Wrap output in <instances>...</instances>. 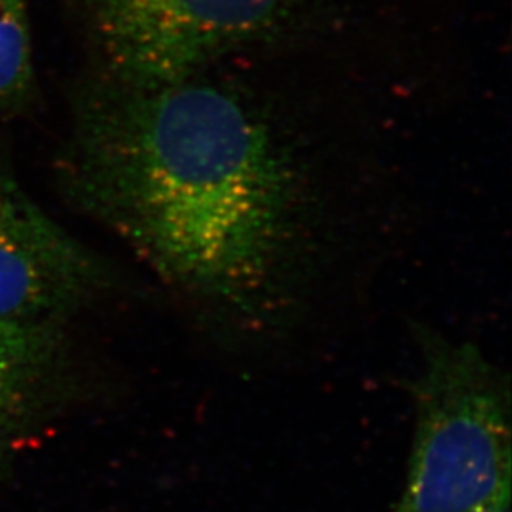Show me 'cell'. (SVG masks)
Instances as JSON below:
<instances>
[{
    "label": "cell",
    "mask_w": 512,
    "mask_h": 512,
    "mask_svg": "<svg viewBox=\"0 0 512 512\" xmlns=\"http://www.w3.org/2000/svg\"><path fill=\"white\" fill-rule=\"evenodd\" d=\"M62 176L83 209L214 307L256 314L284 277L289 176L224 90L191 78L98 85L78 105Z\"/></svg>",
    "instance_id": "cell-1"
},
{
    "label": "cell",
    "mask_w": 512,
    "mask_h": 512,
    "mask_svg": "<svg viewBox=\"0 0 512 512\" xmlns=\"http://www.w3.org/2000/svg\"><path fill=\"white\" fill-rule=\"evenodd\" d=\"M415 431L395 512H474L511 494L508 377L471 342L420 337Z\"/></svg>",
    "instance_id": "cell-2"
},
{
    "label": "cell",
    "mask_w": 512,
    "mask_h": 512,
    "mask_svg": "<svg viewBox=\"0 0 512 512\" xmlns=\"http://www.w3.org/2000/svg\"><path fill=\"white\" fill-rule=\"evenodd\" d=\"M287 0H87L112 82L155 87L191 78L223 50L274 24Z\"/></svg>",
    "instance_id": "cell-3"
},
{
    "label": "cell",
    "mask_w": 512,
    "mask_h": 512,
    "mask_svg": "<svg viewBox=\"0 0 512 512\" xmlns=\"http://www.w3.org/2000/svg\"><path fill=\"white\" fill-rule=\"evenodd\" d=\"M103 281L102 262L0 165V325H62Z\"/></svg>",
    "instance_id": "cell-4"
},
{
    "label": "cell",
    "mask_w": 512,
    "mask_h": 512,
    "mask_svg": "<svg viewBox=\"0 0 512 512\" xmlns=\"http://www.w3.org/2000/svg\"><path fill=\"white\" fill-rule=\"evenodd\" d=\"M67 375L62 325H0V474L58 408Z\"/></svg>",
    "instance_id": "cell-5"
},
{
    "label": "cell",
    "mask_w": 512,
    "mask_h": 512,
    "mask_svg": "<svg viewBox=\"0 0 512 512\" xmlns=\"http://www.w3.org/2000/svg\"><path fill=\"white\" fill-rule=\"evenodd\" d=\"M30 0H0V112H12L34 98L35 67Z\"/></svg>",
    "instance_id": "cell-6"
},
{
    "label": "cell",
    "mask_w": 512,
    "mask_h": 512,
    "mask_svg": "<svg viewBox=\"0 0 512 512\" xmlns=\"http://www.w3.org/2000/svg\"><path fill=\"white\" fill-rule=\"evenodd\" d=\"M474 512H511V494H504L493 503L486 504Z\"/></svg>",
    "instance_id": "cell-7"
}]
</instances>
